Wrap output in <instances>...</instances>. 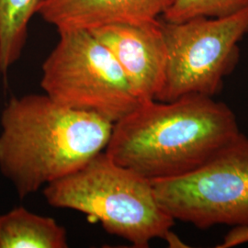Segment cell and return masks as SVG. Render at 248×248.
<instances>
[{
  "label": "cell",
  "instance_id": "1",
  "mask_svg": "<svg viewBox=\"0 0 248 248\" xmlns=\"http://www.w3.org/2000/svg\"><path fill=\"white\" fill-rule=\"evenodd\" d=\"M240 133L225 103L189 94L140 103L113 124L105 153L149 180L179 177L203 166Z\"/></svg>",
  "mask_w": 248,
  "mask_h": 248
},
{
  "label": "cell",
  "instance_id": "2",
  "mask_svg": "<svg viewBox=\"0 0 248 248\" xmlns=\"http://www.w3.org/2000/svg\"><path fill=\"white\" fill-rule=\"evenodd\" d=\"M0 124V171L23 199L105 150L114 124L31 94L11 98Z\"/></svg>",
  "mask_w": 248,
  "mask_h": 248
},
{
  "label": "cell",
  "instance_id": "3",
  "mask_svg": "<svg viewBox=\"0 0 248 248\" xmlns=\"http://www.w3.org/2000/svg\"><path fill=\"white\" fill-rule=\"evenodd\" d=\"M47 202L72 209L98 220L109 233L146 248L161 238L182 247L171 232L175 220L157 202L149 179L120 166L105 152L99 153L71 175L45 186Z\"/></svg>",
  "mask_w": 248,
  "mask_h": 248
},
{
  "label": "cell",
  "instance_id": "4",
  "mask_svg": "<svg viewBox=\"0 0 248 248\" xmlns=\"http://www.w3.org/2000/svg\"><path fill=\"white\" fill-rule=\"evenodd\" d=\"M43 63L41 86L62 106L115 124L140 103L114 56L89 31L59 32Z\"/></svg>",
  "mask_w": 248,
  "mask_h": 248
},
{
  "label": "cell",
  "instance_id": "5",
  "mask_svg": "<svg viewBox=\"0 0 248 248\" xmlns=\"http://www.w3.org/2000/svg\"><path fill=\"white\" fill-rule=\"evenodd\" d=\"M161 26L167 70L155 100L169 102L189 94L213 97L238 62V44L248 33V8L228 16L182 22L161 18Z\"/></svg>",
  "mask_w": 248,
  "mask_h": 248
},
{
  "label": "cell",
  "instance_id": "6",
  "mask_svg": "<svg viewBox=\"0 0 248 248\" xmlns=\"http://www.w3.org/2000/svg\"><path fill=\"white\" fill-rule=\"evenodd\" d=\"M151 182L174 220L202 230L217 224L248 227V138L243 133L194 171Z\"/></svg>",
  "mask_w": 248,
  "mask_h": 248
},
{
  "label": "cell",
  "instance_id": "7",
  "mask_svg": "<svg viewBox=\"0 0 248 248\" xmlns=\"http://www.w3.org/2000/svg\"><path fill=\"white\" fill-rule=\"evenodd\" d=\"M89 31L114 56L138 99L155 100L167 70L161 18L141 24H110Z\"/></svg>",
  "mask_w": 248,
  "mask_h": 248
},
{
  "label": "cell",
  "instance_id": "8",
  "mask_svg": "<svg viewBox=\"0 0 248 248\" xmlns=\"http://www.w3.org/2000/svg\"><path fill=\"white\" fill-rule=\"evenodd\" d=\"M175 0H41L38 13L58 31L141 24L163 16Z\"/></svg>",
  "mask_w": 248,
  "mask_h": 248
},
{
  "label": "cell",
  "instance_id": "9",
  "mask_svg": "<svg viewBox=\"0 0 248 248\" xmlns=\"http://www.w3.org/2000/svg\"><path fill=\"white\" fill-rule=\"evenodd\" d=\"M65 248L66 231L51 217L23 207L0 215V248Z\"/></svg>",
  "mask_w": 248,
  "mask_h": 248
},
{
  "label": "cell",
  "instance_id": "10",
  "mask_svg": "<svg viewBox=\"0 0 248 248\" xmlns=\"http://www.w3.org/2000/svg\"><path fill=\"white\" fill-rule=\"evenodd\" d=\"M41 0H0V72L5 76L25 46L28 26Z\"/></svg>",
  "mask_w": 248,
  "mask_h": 248
},
{
  "label": "cell",
  "instance_id": "11",
  "mask_svg": "<svg viewBox=\"0 0 248 248\" xmlns=\"http://www.w3.org/2000/svg\"><path fill=\"white\" fill-rule=\"evenodd\" d=\"M248 8V0H175L162 18L182 22L198 17H223Z\"/></svg>",
  "mask_w": 248,
  "mask_h": 248
},
{
  "label": "cell",
  "instance_id": "12",
  "mask_svg": "<svg viewBox=\"0 0 248 248\" xmlns=\"http://www.w3.org/2000/svg\"><path fill=\"white\" fill-rule=\"evenodd\" d=\"M246 243H248V227L236 226L225 235L222 244L217 246V248H233Z\"/></svg>",
  "mask_w": 248,
  "mask_h": 248
}]
</instances>
